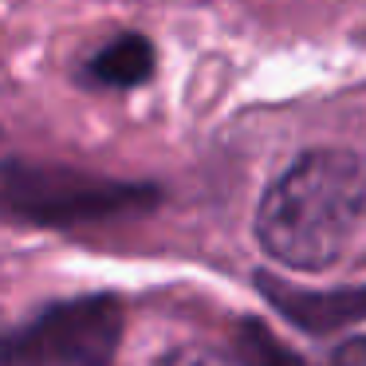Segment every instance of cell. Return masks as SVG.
I'll use <instances>...</instances> for the list:
<instances>
[{
  "label": "cell",
  "mask_w": 366,
  "mask_h": 366,
  "mask_svg": "<svg viewBox=\"0 0 366 366\" xmlns=\"http://www.w3.org/2000/svg\"><path fill=\"white\" fill-rule=\"evenodd\" d=\"M366 213V166L350 150H307L268 185L256 237L292 272H327L355 240Z\"/></svg>",
  "instance_id": "1"
},
{
  "label": "cell",
  "mask_w": 366,
  "mask_h": 366,
  "mask_svg": "<svg viewBox=\"0 0 366 366\" xmlns=\"http://www.w3.org/2000/svg\"><path fill=\"white\" fill-rule=\"evenodd\" d=\"M158 201V185L107 177L67 162H36L0 134V213L20 224L75 229L111 217L142 213Z\"/></svg>",
  "instance_id": "2"
},
{
  "label": "cell",
  "mask_w": 366,
  "mask_h": 366,
  "mask_svg": "<svg viewBox=\"0 0 366 366\" xmlns=\"http://www.w3.org/2000/svg\"><path fill=\"white\" fill-rule=\"evenodd\" d=\"M122 339V300L75 295L0 335V366H111Z\"/></svg>",
  "instance_id": "3"
},
{
  "label": "cell",
  "mask_w": 366,
  "mask_h": 366,
  "mask_svg": "<svg viewBox=\"0 0 366 366\" xmlns=\"http://www.w3.org/2000/svg\"><path fill=\"white\" fill-rule=\"evenodd\" d=\"M256 284H260V295L280 315L311 335L366 323V284L342 287V292H303V287H287L284 280H272V276H256Z\"/></svg>",
  "instance_id": "4"
},
{
  "label": "cell",
  "mask_w": 366,
  "mask_h": 366,
  "mask_svg": "<svg viewBox=\"0 0 366 366\" xmlns=\"http://www.w3.org/2000/svg\"><path fill=\"white\" fill-rule=\"evenodd\" d=\"M154 44L142 32H119L114 40H107L95 56L87 59V79L95 87L127 91L138 87L154 75Z\"/></svg>",
  "instance_id": "5"
},
{
  "label": "cell",
  "mask_w": 366,
  "mask_h": 366,
  "mask_svg": "<svg viewBox=\"0 0 366 366\" xmlns=\"http://www.w3.org/2000/svg\"><path fill=\"white\" fill-rule=\"evenodd\" d=\"M237 347H240V362L244 366H311L303 355H295L292 347L276 339L264 323L244 319L237 327Z\"/></svg>",
  "instance_id": "6"
},
{
  "label": "cell",
  "mask_w": 366,
  "mask_h": 366,
  "mask_svg": "<svg viewBox=\"0 0 366 366\" xmlns=\"http://www.w3.org/2000/svg\"><path fill=\"white\" fill-rule=\"evenodd\" d=\"M158 366H229V362L205 347H174L158 358Z\"/></svg>",
  "instance_id": "7"
}]
</instances>
